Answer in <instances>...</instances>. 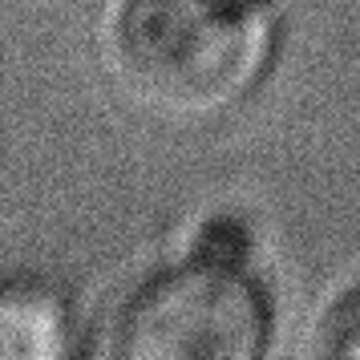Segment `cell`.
<instances>
[{"label":"cell","instance_id":"1","mask_svg":"<svg viewBox=\"0 0 360 360\" xmlns=\"http://www.w3.org/2000/svg\"><path fill=\"white\" fill-rule=\"evenodd\" d=\"M276 0H122L114 61L170 117H207L243 98L271 57Z\"/></svg>","mask_w":360,"mask_h":360},{"label":"cell","instance_id":"2","mask_svg":"<svg viewBox=\"0 0 360 360\" xmlns=\"http://www.w3.org/2000/svg\"><path fill=\"white\" fill-rule=\"evenodd\" d=\"M267 336L271 304L247 263L243 227L211 223L186 259L122 304L110 348L126 360H255Z\"/></svg>","mask_w":360,"mask_h":360},{"label":"cell","instance_id":"3","mask_svg":"<svg viewBox=\"0 0 360 360\" xmlns=\"http://www.w3.org/2000/svg\"><path fill=\"white\" fill-rule=\"evenodd\" d=\"M69 352L65 300L37 279H0V360H57Z\"/></svg>","mask_w":360,"mask_h":360},{"label":"cell","instance_id":"4","mask_svg":"<svg viewBox=\"0 0 360 360\" xmlns=\"http://www.w3.org/2000/svg\"><path fill=\"white\" fill-rule=\"evenodd\" d=\"M320 352L324 356L360 360V288L336 300V308L328 311L324 332H320Z\"/></svg>","mask_w":360,"mask_h":360}]
</instances>
